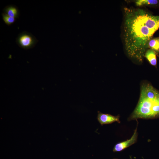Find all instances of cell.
Wrapping results in <instances>:
<instances>
[{
    "label": "cell",
    "mask_w": 159,
    "mask_h": 159,
    "mask_svg": "<svg viewBox=\"0 0 159 159\" xmlns=\"http://www.w3.org/2000/svg\"></svg>",
    "instance_id": "7c38bea8"
},
{
    "label": "cell",
    "mask_w": 159,
    "mask_h": 159,
    "mask_svg": "<svg viewBox=\"0 0 159 159\" xmlns=\"http://www.w3.org/2000/svg\"><path fill=\"white\" fill-rule=\"evenodd\" d=\"M124 40L128 56L142 63L148 43L155 32L147 27L138 15L136 9L124 8Z\"/></svg>",
    "instance_id": "6da1fadb"
},
{
    "label": "cell",
    "mask_w": 159,
    "mask_h": 159,
    "mask_svg": "<svg viewBox=\"0 0 159 159\" xmlns=\"http://www.w3.org/2000/svg\"><path fill=\"white\" fill-rule=\"evenodd\" d=\"M137 11L140 17L147 27L155 32L159 29V16L153 15L142 9H138Z\"/></svg>",
    "instance_id": "277c9868"
},
{
    "label": "cell",
    "mask_w": 159,
    "mask_h": 159,
    "mask_svg": "<svg viewBox=\"0 0 159 159\" xmlns=\"http://www.w3.org/2000/svg\"><path fill=\"white\" fill-rule=\"evenodd\" d=\"M38 42V40L34 35L26 31L19 33L16 39L18 45L25 49L33 48Z\"/></svg>",
    "instance_id": "3957f363"
},
{
    "label": "cell",
    "mask_w": 159,
    "mask_h": 159,
    "mask_svg": "<svg viewBox=\"0 0 159 159\" xmlns=\"http://www.w3.org/2000/svg\"><path fill=\"white\" fill-rule=\"evenodd\" d=\"M156 55V53L154 50L149 49H148L146 51L144 57L151 65L155 66L157 63Z\"/></svg>",
    "instance_id": "ba28073f"
},
{
    "label": "cell",
    "mask_w": 159,
    "mask_h": 159,
    "mask_svg": "<svg viewBox=\"0 0 159 159\" xmlns=\"http://www.w3.org/2000/svg\"><path fill=\"white\" fill-rule=\"evenodd\" d=\"M148 48L154 50L157 55L159 54V37L151 38L148 43Z\"/></svg>",
    "instance_id": "9c48e42d"
},
{
    "label": "cell",
    "mask_w": 159,
    "mask_h": 159,
    "mask_svg": "<svg viewBox=\"0 0 159 159\" xmlns=\"http://www.w3.org/2000/svg\"><path fill=\"white\" fill-rule=\"evenodd\" d=\"M3 13L8 16L15 19L19 18L20 12L18 7L14 5H9L5 6L3 10Z\"/></svg>",
    "instance_id": "52a82bcc"
},
{
    "label": "cell",
    "mask_w": 159,
    "mask_h": 159,
    "mask_svg": "<svg viewBox=\"0 0 159 159\" xmlns=\"http://www.w3.org/2000/svg\"><path fill=\"white\" fill-rule=\"evenodd\" d=\"M97 120L101 125L111 124L116 122L120 123V115L114 116L110 114L103 113L99 111L97 112Z\"/></svg>",
    "instance_id": "8992f818"
},
{
    "label": "cell",
    "mask_w": 159,
    "mask_h": 159,
    "mask_svg": "<svg viewBox=\"0 0 159 159\" xmlns=\"http://www.w3.org/2000/svg\"><path fill=\"white\" fill-rule=\"evenodd\" d=\"M138 136L137 126L131 138L125 141L116 144L113 147V151L114 152L121 151L132 145L137 142Z\"/></svg>",
    "instance_id": "5b68a950"
},
{
    "label": "cell",
    "mask_w": 159,
    "mask_h": 159,
    "mask_svg": "<svg viewBox=\"0 0 159 159\" xmlns=\"http://www.w3.org/2000/svg\"><path fill=\"white\" fill-rule=\"evenodd\" d=\"M158 1L157 0H138L135 2L138 6L144 5H154L158 4Z\"/></svg>",
    "instance_id": "30bf717a"
},
{
    "label": "cell",
    "mask_w": 159,
    "mask_h": 159,
    "mask_svg": "<svg viewBox=\"0 0 159 159\" xmlns=\"http://www.w3.org/2000/svg\"><path fill=\"white\" fill-rule=\"evenodd\" d=\"M1 15L4 21L7 25H11L16 20V19L10 16L3 12L2 13Z\"/></svg>",
    "instance_id": "8fae6325"
},
{
    "label": "cell",
    "mask_w": 159,
    "mask_h": 159,
    "mask_svg": "<svg viewBox=\"0 0 159 159\" xmlns=\"http://www.w3.org/2000/svg\"><path fill=\"white\" fill-rule=\"evenodd\" d=\"M138 102L129 120L148 119L159 116V91L146 82L141 85Z\"/></svg>",
    "instance_id": "7a4b0ae2"
}]
</instances>
